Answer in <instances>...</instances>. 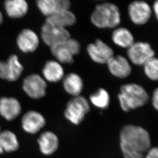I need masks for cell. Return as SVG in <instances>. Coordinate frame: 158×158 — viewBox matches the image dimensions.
I'll list each match as a JSON object with an SVG mask.
<instances>
[{"label": "cell", "instance_id": "obj_28", "mask_svg": "<svg viewBox=\"0 0 158 158\" xmlns=\"http://www.w3.org/2000/svg\"><path fill=\"white\" fill-rule=\"evenodd\" d=\"M152 12H154V15L157 19L158 18V1H156L153 4L152 7Z\"/></svg>", "mask_w": 158, "mask_h": 158}, {"label": "cell", "instance_id": "obj_10", "mask_svg": "<svg viewBox=\"0 0 158 158\" xmlns=\"http://www.w3.org/2000/svg\"><path fill=\"white\" fill-rule=\"evenodd\" d=\"M24 71V67L19 57L12 54L6 61L0 60V78L14 82L19 79Z\"/></svg>", "mask_w": 158, "mask_h": 158}, {"label": "cell", "instance_id": "obj_7", "mask_svg": "<svg viewBox=\"0 0 158 158\" xmlns=\"http://www.w3.org/2000/svg\"><path fill=\"white\" fill-rule=\"evenodd\" d=\"M41 38L47 46L51 47L66 42L71 37L67 29L45 22L41 27Z\"/></svg>", "mask_w": 158, "mask_h": 158}, {"label": "cell", "instance_id": "obj_19", "mask_svg": "<svg viewBox=\"0 0 158 158\" xmlns=\"http://www.w3.org/2000/svg\"><path fill=\"white\" fill-rule=\"evenodd\" d=\"M63 86L64 91L72 97L81 95L84 89L82 78L77 73H70L64 76Z\"/></svg>", "mask_w": 158, "mask_h": 158}, {"label": "cell", "instance_id": "obj_21", "mask_svg": "<svg viewBox=\"0 0 158 158\" xmlns=\"http://www.w3.org/2000/svg\"><path fill=\"white\" fill-rule=\"evenodd\" d=\"M4 6L6 14L12 19L23 18L28 11V4L25 0H7Z\"/></svg>", "mask_w": 158, "mask_h": 158}, {"label": "cell", "instance_id": "obj_18", "mask_svg": "<svg viewBox=\"0 0 158 158\" xmlns=\"http://www.w3.org/2000/svg\"><path fill=\"white\" fill-rule=\"evenodd\" d=\"M42 73L45 81L50 82H58L63 80L64 76V68L56 60L47 61L42 70Z\"/></svg>", "mask_w": 158, "mask_h": 158}, {"label": "cell", "instance_id": "obj_12", "mask_svg": "<svg viewBox=\"0 0 158 158\" xmlns=\"http://www.w3.org/2000/svg\"><path fill=\"white\" fill-rule=\"evenodd\" d=\"M46 121L42 114L36 110H30L23 116L21 125L24 131L29 134L39 133L45 127Z\"/></svg>", "mask_w": 158, "mask_h": 158}, {"label": "cell", "instance_id": "obj_9", "mask_svg": "<svg viewBox=\"0 0 158 158\" xmlns=\"http://www.w3.org/2000/svg\"><path fill=\"white\" fill-rule=\"evenodd\" d=\"M87 51L91 60L99 64H107L115 55L113 49L100 39L89 44Z\"/></svg>", "mask_w": 158, "mask_h": 158}, {"label": "cell", "instance_id": "obj_3", "mask_svg": "<svg viewBox=\"0 0 158 158\" xmlns=\"http://www.w3.org/2000/svg\"><path fill=\"white\" fill-rule=\"evenodd\" d=\"M90 20L98 28L115 29L121 23V13L116 5L105 2L95 6Z\"/></svg>", "mask_w": 158, "mask_h": 158}, {"label": "cell", "instance_id": "obj_6", "mask_svg": "<svg viewBox=\"0 0 158 158\" xmlns=\"http://www.w3.org/2000/svg\"><path fill=\"white\" fill-rule=\"evenodd\" d=\"M127 59L136 66H143L155 57V52L148 43L135 42L127 50Z\"/></svg>", "mask_w": 158, "mask_h": 158}, {"label": "cell", "instance_id": "obj_22", "mask_svg": "<svg viewBox=\"0 0 158 158\" xmlns=\"http://www.w3.org/2000/svg\"><path fill=\"white\" fill-rule=\"evenodd\" d=\"M16 135L8 130L0 132V154L14 152L19 148Z\"/></svg>", "mask_w": 158, "mask_h": 158}, {"label": "cell", "instance_id": "obj_5", "mask_svg": "<svg viewBox=\"0 0 158 158\" xmlns=\"http://www.w3.org/2000/svg\"><path fill=\"white\" fill-rule=\"evenodd\" d=\"M50 48L56 61L61 64H72L75 56L80 53L81 46L77 40L71 37L66 42Z\"/></svg>", "mask_w": 158, "mask_h": 158}, {"label": "cell", "instance_id": "obj_11", "mask_svg": "<svg viewBox=\"0 0 158 158\" xmlns=\"http://www.w3.org/2000/svg\"><path fill=\"white\" fill-rule=\"evenodd\" d=\"M152 7L143 1H135L129 4L128 14L131 22L137 25H143L151 19Z\"/></svg>", "mask_w": 158, "mask_h": 158}, {"label": "cell", "instance_id": "obj_25", "mask_svg": "<svg viewBox=\"0 0 158 158\" xmlns=\"http://www.w3.org/2000/svg\"><path fill=\"white\" fill-rule=\"evenodd\" d=\"M145 74L152 81L158 79V60L156 57L148 60L143 66Z\"/></svg>", "mask_w": 158, "mask_h": 158}, {"label": "cell", "instance_id": "obj_27", "mask_svg": "<svg viewBox=\"0 0 158 158\" xmlns=\"http://www.w3.org/2000/svg\"><path fill=\"white\" fill-rule=\"evenodd\" d=\"M144 158H158V149L157 147L151 148Z\"/></svg>", "mask_w": 158, "mask_h": 158}, {"label": "cell", "instance_id": "obj_17", "mask_svg": "<svg viewBox=\"0 0 158 158\" xmlns=\"http://www.w3.org/2000/svg\"><path fill=\"white\" fill-rule=\"evenodd\" d=\"M40 152L43 155H52L58 149L59 140L56 135L52 131H46L42 133L37 139Z\"/></svg>", "mask_w": 158, "mask_h": 158}, {"label": "cell", "instance_id": "obj_14", "mask_svg": "<svg viewBox=\"0 0 158 158\" xmlns=\"http://www.w3.org/2000/svg\"><path fill=\"white\" fill-rule=\"evenodd\" d=\"M106 64L109 72L115 77L124 79L131 74L132 68L130 61L123 55H114Z\"/></svg>", "mask_w": 158, "mask_h": 158}, {"label": "cell", "instance_id": "obj_4", "mask_svg": "<svg viewBox=\"0 0 158 158\" xmlns=\"http://www.w3.org/2000/svg\"><path fill=\"white\" fill-rule=\"evenodd\" d=\"M90 106L88 100L81 95L73 97L68 101L64 115L67 119L75 125H79L89 112Z\"/></svg>", "mask_w": 158, "mask_h": 158}, {"label": "cell", "instance_id": "obj_1", "mask_svg": "<svg viewBox=\"0 0 158 158\" xmlns=\"http://www.w3.org/2000/svg\"><path fill=\"white\" fill-rule=\"evenodd\" d=\"M120 145L124 158H144L151 148V137L139 126L127 124L121 128Z\"/></svg>", "mask_w": 158, "mask_h": 158}, {"label": "cell", "instance_id": "obj_8", "mask_svg": "<svg viewBox=\"0 0 158 158\" xmlns=\"http://www.w3.org/2000/svg\"><path fill=\"white\" fill-rule=\"evenodd\" d=\"M22 88L31 98L39 99L46 95L47 84L43 77L38 74L33 73L24 78Z\"/></svg>", "mask_w": 158, "mask_h": 158}, {"label": "cell", "instance_id": "obj_29", "mask_svg": "<svg viewBox=\"0 0 158 158\" xmlns=\"http://www.w3.org/2000/svg\"><path fill=\"white\" fill-rule=\"evenodd\" d=\"M3 15L1 11H0V25L3 23Z\"/></svg>", "mask_w": 158, "mask_h": 158}, {"label": "cell", "instance_id": "obj_16", "mask_svg": "<svg viewBox=\"0 0 158 158\" xmlns=\"http://www.w3.org/2000/svg\"><path fill=\"white\" fill-rule=\"evenodd\" d=\"M21 103L15 97L0 98V115L7 121H12L21 114Z\"/></svg>", "mask_w": 158, "mask_h": 158}, {"label": "cell", "instance_id": "obj_2", "mask_svg": "<svg viewBox=\"0 0 158 158\" xmlns=\"http://www.w3.org/2000/svg\"><path fill=\"white\" fill-rule=\"evenodd\" d=\"M118 98L121 109L128 112L146 105L149 102V96L142 85L129 83L120 87Z\"/></svg>", "mask_w": 158, "mask_h": 158}, {"label": "cell", "instance_id": "obj_20", "mask_svg": "<svg viewBox=\"0 0 158 158\" xmlns=\"http://www.w3.org/2000/svg\"><path fill=\"white\" fill-rule=\"evenodd\" d=\"M77 22L76 15L70 10L63 11L46 18L45 22L67 29L74 25Z\"/></svg>", "mask_w": 158, "mask_h": 158}, {"label": "cell", "instance_id": "obj_13", "mask_svg": "<svg viewBox=\"0 0 158 158\" xmlns=\"http://www.w3.org/2000/svg\"><path fill=\"white\" fill-rule=\"evenodd\" d=\"M17 46L23 52H33L37 50L40 45L39 36L35 32L29 28L21 31L17 37Z\"/></svg>", "mask_w": 158, "mask_h": 158}, {"label": "cell", "instance_id": "obj_24", "mask_svg": "<svg viewBox=\"0 0 158 158\" xmlns=\"http://www.w3.org/2000/svg\"><path fill=\"white\" fill-rule=\"evenodd\" d=\"M89 101L95 106L105 110L110 103V96L105 89L100 88L89 96Z\"/></svg>", "mask_w": 158, "mask_h": 158}, {"label": "cell", "instance_id": "obj_15", "mask_svg": "<svg viewBox=\"0 0 158 158\" xmlns=\"http://www.w3.org/2000/svg\"><path fill=\"white\" fill-rule=\"evenodd\" d=\"M36 5L45 17H50L56 13L70 9L71 3L69 0H38Z\"/></svg>", "mask_w": 158, "mask_h": 158}, {"label": "cell", "instance_id": "obj_30", "mask_svg": "<svg viewBox=\"0 0 158 158\" xmlns=\"http://www.w3.org/2000/svg\"><path fill=\"white\" fill-rule=\"evenodd\" d=\"M1 126H0V132H1Z\"/></svg>", "mask_w": 158, "mask_h": 158}, {"label": "cell", "instance_id": "obj_23", "mask_svg": "<svg viewBox=\"0 0 158 158\" xmlns=\"http://www.w3.org/2000/svg\"><path fill=\"white\" fill-rule=\"evenodd\" d=\"M114 43L123 48H129L135 42L134 36L131 31L125 27H117L112 33Z\"/></svg>", "mask_w": 158, "mask_h": 158}, {"label": "cell", "instance_id": "obj_26", "mask_svg": "<svg viewBox=\"0 0 158 158\" xmlns=\"http://www.w3.org/2000/svg\"><path fill=\"white\" fill-rule=\"evenodd\" d=\"M152 103L156 110H158V89L156 88L152 93Z\"/></svg>", "mask_w": 158, "mask_h": 158}]
</instances>
